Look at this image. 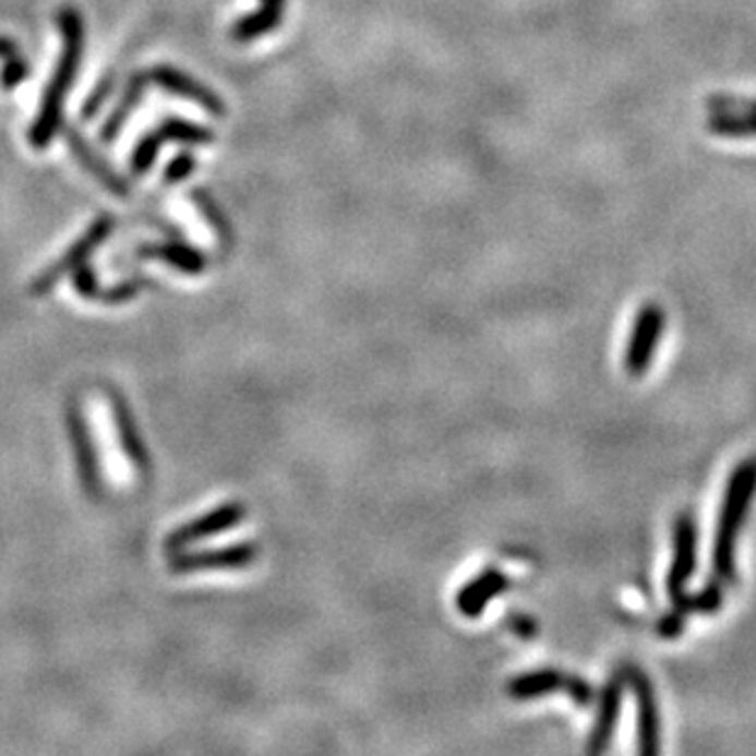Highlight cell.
I'll return each instance as SVG.
<instances>
[{
    "label": "cell",
    "mask_w": 756,
    "mask_h": 756,
    "mask_svg": "<svg viewBox=\"0 0 756 756\" xmlns=\"http://www.w3.org/2000/svg\"><path fill=\"white\" fill-rule=\"evenodd\" d=\"M0 62H3V74H0V84H3V88L10 91L25 82L27 79L25 59L20 57L17 47L3 35H0Z\"/></svg>",
    "instance_id": "cell-16"
},
{
    "label": "cell",
    "mask_w": 756,
    "mask_h": 756,
    "mask_svg": "<svg viewBox=\"0 0 756 756\" xmlns=\"http://www.w3.org/2000/svg\"><path fill=\"white\" fill-rule=\"evenodd\" d=\"M634 688H637L639 710H641V752H657V710H653V698L644 675H634Z\"/></svg>",
    "instance_id": "cell-15"
},
{
    "label": "cell",
    "mask_w": 756,
    "mask_h": 756,
    "mask_svg": "<svg viewBox=\"0 0 756 756\" xmlns=\"http://www.w3.org/2000/svg\"><path fill=\"white\" fill-rule=\"evenodd\" d=\"M551 688H566L578 703H590V695H592L588 683H583L578 679H571V675H563L556 671L533 673V675H527V679H519L509 685L512 695H517V698H533V695H539L543 691H551Z\"/></svg>",
    "instance_id": "cell-8"
},
{
    "label": "cell",
    "mask_w": 756,
    "mask_h": 756,
    "mask_svg": "<svg viewBox=\"0 0 756 756\" xmlns=\"http://www.w3.org/2000/svg\"><path fill=\"white\" fill-rule=\"evenodd\" d=\"M194 157L191 155H179L171 159V163L167 165V171H165V179L167 181H181L184 177H189L191 171H194Z\"/></svg>",
    "instance_id": "cell-20"
},
{
    "label": "cell",
    "mask_w": 756,
    "mask_h": 756,
    "mask_svg": "<svg viewBox=\"0 0 756 756\" xmlns=\"http://www.w3.org/2000/svg\"><path fill=\"white\" fill-rule=\"evenodd\" d=\"M149 84L163 86L167 94H175V96H181V98H187V100H194V104H199L201 108L208 110V113H214V116H224L226 113L224 100H220L214 94V91L206 88V86H201L191 76L181 74L179 69H171V67L149 69Z\"/></svg>",
    "instance_id": "cell-5"
},
{
    "label": "cell",
    "mask_w": 756,
    "mask_h": 756,
    "mask_svg": "<svg viewBox=\"0 0 756 756\" xmlns=\"http://www.w3.org/2000/svg\"><path fill=\"white\" fill-rule=\"evenodd\" d=\"M147 84H149V72H140L130 79L128 86H125L123 100H120L118 108L113 110V116H110V120L104 128V140H113L118 135V130L123 128V123L130 116V110H133L140 104V98H143Z\"/></svg>",
    "instance_id": "cell-14"
},
{
    "label": "cell",
    "mask_w": 756,
    "mask_h": 756,
    "mask_svg": "<svg viewBox=\"0 0 756 756\" xmlns=\"http://www.w3.org/2000/svg\"><path fill=\"white\" fill-rule=\"evenodd\" d=\"M252 556H255V549L243 547V549H230L224 553H206V556H196V559H187L184 563H177V571L184 568H211V566H243Z\"/></svg>",
    "instance_id": "cell-18"
},
{
    "label": "cell",
    "mask_w": 756,
    "mask_h": 756,
    "mask_svg": "<svg viewBox=\"0 0 756 756\" xmlns=\"http://www.w3.org/2000/svg\"><path fill=\"white\" fill-rule=\"evenodd\" d=\"M661 328H663V314L657 307H649L647 311H641L637 319V328H634V336H632V348L627 352V368L632 375H641V372L647 370L653 343H657Z\"/></svg>",
    "instance_id": "cell-7"
},
{
    "label": "cell",
    "mask_w": 756,
    "mask_h": 756,
    "mask_svg": "<svg viewBox=\"0 0 756 756\" xmlns=\"http://www.w3.org/2000/svg\"><path fill=\"white\" fill-rule=\"evenodd\" d=\"M287 0H260L257 13L245 15L233 25V39L236 43H252L262 35H267L281 23L285 15Z\"/></svg>",
    "instance_id": "cell-11"
},
{
    "label": "cell",
    "mask_w": 756,
    "mask_h": 756,
    "mask_svg": "<svg viewBox=\"0 0 756 756\" xmlns=\"http://www.w3.org/2000/svg\"><path fill=\"white\" fill-rule=\"evenodd\" d=\"M754 488V468H744L740 470L737 476H734L730 492H728V502H724V512H722V521H720V533H718V549H715V568L718 573H722L724 578L732 580V539L734 531H737L742 514L747 509V500L749 492Z\"/></svg>",
    "instance_id": "cell-2"
},
{
    "label": "cell",
    "mask_w": 756,
    "mask_h": 756,
    "mask_svg": "<svg viewBox=\"0 0 756 756\" xmlns=\"http://www.w3.org/2000/svg\"><path fill=\"white\" fill-rule=\"evenodd\" d=\"M602 705H604V708L600 712L598 730H595V734H592L590 752H600L602 747H608L610 730H612V724H614V715H617V708H620V685L617 683H612L610 688H608V693H604Z\"/></svg>",
    "instance_id": "cell-17"
},
{
    "label": "cell",
    "mask_w": 756,
    "mask_h": 756,
    "mask_svg": "<svg viewBox=\"0 0 756 756\" xmlns=\"http://www.w3.org/2000/svg\"><path fill=\"white\" fill-rule=\"evenodd\" d=\"M59 29H62V55L52 79L45 88L43 104H39V116L29 125V145L35 149H45L62 125V108L69 94V86L74 84L79 64H82L84 52V20L76 8L59 10Z\"/></svg>",
    "instance_id": "cell-1"
},
{
    "label": "cell",
    "mask_w": 756,
    "mask_h": 756,
    "mask_svg": "<svg viewBox=\"0 0 756 756\" xmlns=\"http://www.w3.org/2000/svg\"><path fill=\"white\" fill-rule=\"evenodd\" d=\"M167 140H177V143H191V145H206V143H214V133H211V130H206V128H201V125L187 123V120H179V118L165 120V123L159 125L157 130H153V133L140 140L135 155H133V159H130V167H133L137 177L145 175V171L153 167V163L157 159V153H159V145L167 143Z\"/></svg>",
    "instance_id": "cell-3"
},
{
    "label": "cell",
    "mask_w": 756,
    "mask_h": 756,
    "mask_svg": "<svg viewBox=\"0 0 756 756\" xmlns=\"http://www.w3.org/2000/svg\"><path fill=\"white\" fill-rule=\"evenodd\" d=\"M108 233H110V220L108 218L96 220V224L88 228V233L82 240H79V243L72 250H69L67 255L59 260L52 269L45 272V275L35 281V287H33L35 295H45V291L52 287L55 281L62 279L69 269H74V267L82 265V262L91 255V250H96V245L100 243V240H106Z\"/></svg>",
    "instance_id": "cell-6"
},
{
    "label": "cell",
    "mask_w": 756,
    "mask_h": 756,
    "mask_svg": "<svg viewBox=\"0 0 756 756\" xmlns=\"http://www.w3.org/2000/svg\"><path fill=\"white\" fill-rule=\"evenodd\" d=\"M502 588H507V578H504L502 573H497V571L482 573V576L472 583V586H468L466 590H460V595H458L460 612L478 614L482 608H485L492 595L500 592Z\"/></svg>",
    "instance_id": "cell-13"
},
{
    "label": "cell",
    "mask_w": 756,
    "mask_h": 756,
    "mask_svg": "<svg viewBox=\"0 0 756 756\" xmlns=\"http://www.w3.org/2000/svg\"><path fill=\"white\" fill-rule=\"evenodd\" d=\"M155 252L157 255L171 260V262H177L181 269L196 272V269H201V265H204V260H201L199 252H194L191 248H159Z\"/></svg>",
    "instance_id": "cell-19"
},
{
    "label": "cell",
    "mask_w": 756,
    "mask_h": 756,
    "mask_svg": "<svg viewBox=\"0 0 756 756\" xmlns=\"http://www.w3.org/2000/svg\"><path fill=\"white\" fill-rule=\"evenodd\" d=\"M67 143L69 147H72V153L74 157L79 159L86 167L88 175H94L100 184H104L108 191H113V194L118 196H125L128 194V184H125V179L123 177H118L113 169H110L104 159H100L94 149H91L86 143H84V137L74 133V130H67Z\"/></svg>",
    "instance_id": "cell-12"
},
{
    "label": "cell",
    "mask_w": 756,
    "mask_h": 756,
    "mask_svg": "<svg viewBox=\"0 0 756 756\" xmlns=\"http://www.w3.org/2000/svg\"><path fill=\"white\" fill-rule=\"evenodd\" d=\"M240 519H243V507H238V504H226V507L216 509L214 514H206V517H201L199 521L189 524L187 529L177 531L175 537L169 539V547H184V543L204 539V537H208V533H218L224 529H230V527H236Z\"/></svg>",
    "instance_id": "cell-10"
},
{
    "label": "cell",
    "mask_w": 756,
    "mask_h": 756,
    "mask_svg": "<svg viewBox=\"0 0 756 756\" xmlns=\"http://www.w3.org/2000/svg\"><path fill=\"white\" fill-rule=\"evenodd\" d=\"M693 559H695V531H693L691 519L683 517L679 519V527H675V559H673V568L669 576V590L675 604L683 600V586H685V578H688L693 571Z\"/></svg>",
    "instance_id": "cell-9"
},
{
    "label": "cell",
    "mask_w": 756,
    "mask_h": 756,
    "mask_svg": "<svg viewBox=\"0 0 756 756\" xmlns=\"http://www.w3.org/2000/svg\"><path fill=\"white\" fill-rule=\"evenodd\" d=\"M708 125L712 133L728 137L756 135V100L715 98L710 100Z\"/></svg>",
    "instance_id": "cell-4"
}]
</instances>
